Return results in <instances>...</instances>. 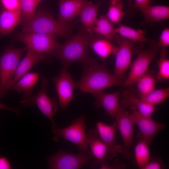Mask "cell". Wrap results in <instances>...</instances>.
Listing matches in <instances>:
<instances>
[{
	"mask_svg": "<svg viewBox=\"0 0 169 169\" xmlns=\"http://www.w3.org/2000/svg\"><path fill=\"white\" fill-rule=\"evenodd\" d=\"M148 49L139 51L137 56L131 65L127 78L123 85L124 87L136 83L147 70L152 60L161 48L158 42L150 41Z\"/></svg>",
	"mask_w": 169,
	"mask_h": 169,
	"instance_id": "obj_9",
	"label": "cell"
},
{
	"mask_svg": "<svg viewBox=\"0 0 169 169\" xmlns=\"http://www.w3.org/2000/svg\"><path fill=\"white\" fill-rule=\"evenodd\" d=\"M90 35L105 39L112 42H117L119 37L115 31L113 23L105 16L97 18L93 29Z\"/></svg>",
	"mask_w": 169,
	"mask_h": 169,
	"instance_id": "obj_20",
	"label": "cell"
},
{
	"mask_svg": "<svg viewBox=\"0 0 169 169\" xmlns=\"http://www.w3.org/2000/svg\"><path fill=\"white\" fill-rule=\"evenodd\" d=\"M84 115H83L74 121L69 126L63 129L58 128L56 125H52V131L54 134L53 140L57 141L60 136L65 140L75 144L79 152L89 150L85 130Z\"/></svg>",
	"mask_w": 169,
	"mask_h": 169,
	"instance_id": "obj_6",
	"label": "cell"
},
{
	"mask_svg": "<svg viewBox=\"0 0 169 169\" xmlns=\"http://www.w3.org/2000/svg\"><path fill=\"white\" fill-rule=\"evenodd\" d=\"M21 11H11L2 8L0 12V36H4L12 33L20 23Z\"/></svg>",
	"mask_w": 169,
	"mask_h": 169,
	"instance_id": "obj_22",
	"label": "cell"
},
{
	"mask_svg": "<svg viewBox=\"0 0 169 169\" xmlns=\"http://www.w3.org/2000/svg\"><path fill=\"white\" fill-rule=\"evenodd\" d=\"M121 91L107 93L102 91L93 94L95 99L94 105L97 108L102 107L112 118H115L120 105L119 100Z\"/></svg>",
	"mask_w": 169,
	"mask_h": 169,
	"instance_id": "obj_17",
	"label": "cell"
},
{
	"mask_svg": "<svg viewBox=\"0 0 169 169\" xmlns=\"http://www.w3.org/2000/svg\"><path fill=\"white\" fill-rule=\"evenodd\" d=\"M115 118L123 143L121 157L129 159L132 157L130 150L133 141L135 125L130 114L120 104Z\"/></svg>",
	"mask_w": 169,
	"mask_h": 169,
	"instance_id": "obj_10",
	"label": "cell"
},
{
	"mask_svg": "<svg viewBox=\"0 0 169 169\" xmlns=\"http://www.w3.org/2000/svg\"><path fill=\"white\" fill-rule=\"evenodd\" d=\"M2 8L11 11H21L19 0H0Z\"/></svg>",
	"mask_w": 169,
	"mask_h": 169,
	"instance_id": "obj_33",
	"label": "cell"
},
{
	"mask_svg": "<svg viewBox=\"0 0 169 169\" xmlns=\"http://www.w3.org/2000/svg\"><path fill=\"white\" fill-rule=\"evenodd\" d=\"M117 43L119 46L115 55L114 75L124 80L126 72L131 64L134 43L133 41L120 37Z\"/></svg>",
	"mask_w": 169,
	"mask_h": 169,
	"instance_id": "obj_12",
	"label": "cell"
},
{
	"mask_svg": "<svg viewBox=\"0 0 169 169\" xmlns=\"http://www.w3.org/2000/svg\"><path fill=\"white\" fill-rule=\"evenodd\" d=\"M115 31L120 37L134 42H150L145 36L143 31L140 29L136 30L128 26L120 24L117 28H115Z\"/></svg>",
	"mask_w": 169,
	"mask_h": 169,
	"instance_id": "obj_28",
	"label": "cell"
},
{
	"mask_svg": "<svg viewBox=\"0 0 169 169\" xmlns=\"http://www.w3.org/2000/svg\"><path fill=\"white\" fill-rule=\"evenodd\" d=\"M169 96V88L154 90L141 98L144 101L152 106L162 104Z\"/></svg>",
	"mask_w": 169,
	"mask_h": 169,
	"instance_id": "obj_30",
	"label": "cell"
},
{
	"mask_svg": "<svg viewBox=\"0 0 169 169\" xmlns=\"http://www.w3.org/2000/svg\"><path fill=\"white\" fill-rule=\"evenodd\" d=\"M46 58V54H45L27 49L26 55L17 66L13 76V85L23 76L28 73L37 63L44 61Z\"/></svg>",
	"mask_w": 169,
	"mask_h": 169,
	"instance_id": "obj_19",
	"label": "cell"
},
{
	"mask_svg": "<svg viewBox=\"0 0 169 169\" xmlns=\"http://www.w3.org/2000/svg\"><path fill=\"white\" fill-rule=\"evenodd\" d=\"M21 9L20 23L27 21L35 13L38 5L35 0H19Z\"/></svg>",
	"mask_w": 169,
	"mask_h": 169,
	"instance_id": "obj_32",
	"label": "cell"
},
{
	"mask_svg": "<svg viewBox=\"0 0 169 169\" xmlns=\"http://www.w3.org/2000/svg\"><path fill=\"white\" fill-rule=\"evenodd\" d=\"M144 18V23H151L163 21L169 18V7L148 5L138 8Z\"/></svg>",
	"mask_w": 169,
	"mask_h": 169,
	"instance_id": "obj_23",
	"label": "cell"
},
{
	"mask_svg": "<svg viewBox=\"0 0 169 169\" xmlns=\"http://www.w3.org/2000/svg\"><path fill=\"white\" fill-rule=\"evenodd\" d=\"M27 49L26 47L20 48L8 47L0 57V99L13 85L15 72L22 56Z\"/></svg>",
	"mask_w": 169,
	"mask_h": 169,
	"instance_id": "obj_4",
	"label": "cell"
},
{
	"mask_svg": "<svg viewBox=\"0 0 169 169\" xmlns=\"http://www.w3.org/2000/svg\"><path fill=\"white\" fill-rule=\"evenodd\" d=\"M87 0H59L58 20L66 24L72 23L87 2Z\"/></svg>",
	"mask_w": 169,
	"mask_h": 169,
	"instance_id": "obj_16",
	"label": "cell"
},
{
	"mask_svg": "<svg viewBox=\"0 0 169 169\" xmlns=\"http://www.w3.org/2000/svg\"><path fill=\"white\" fill-rule=\"evenodd\" d=\"M82 63L83 74L80 80L76 82V86L82 91L93 94L109 87L123 85L125 81L112 74L106 64H99L89 56Z\"/></svg>",
	"mask_w": 169,
	"mask_h": 169,
	"instance_id": "obj_1",
	"label": "cell"
},
{
	"mask_svg": "<svg viewBox=\"0 0 169 169\" xmlns=\"http://www.w3.org/2000/svg\"><path fill=\"white\" fill-rule=\"evenodd\" d=\"M13 167L10 162L5 157H0V169H11Z\"/></svg>",
	"mask_w": 169,
	"mask_h": 169,
	"instance_id": "obj_37",
	"label": "cell"
},
{
	"mask_svg": "<svg viewBox=\"0 0 169 169\" xmlns=\"http://www.w3.org/2000/svg\"><path fill=\"white\" fill-rule=\"evenodd\" d=\"M88 46L92 48L94 51L102 60L105 59L111 55H115L117 49V47L110 41L90 35Z\"/></svg>",
	"mask_w": 169,
	"mask_h": 169,
	"instance_id": "obj_24",
	"label": "cell"
},
{
	"mask_svg": "<svg viewBox=\"0 0 169 169\" xmlns=\"http://www.w3.org/2000/svg\"><path fill=\"white\" fill-rule=\"evenodd\" d=\"M120 104L125 108L136 110L145 116L151 117L156 109L155 106L147 103L140 98L136 97L129 90H126L122 93Z\"/></svg>",
	"mask_w": 169,
	"mask_h": 169,
	"instance_id": "obj_18",
	"label": "cell"
},
{
	"mask_svg": "<svg viewBox=\"0 0 169 169\" xmlns=\"http://www.w3.org/2000/svg\"><path fill=\"white\" fill-rule=\"evenodd\" d=\"M165 165L161 158L158 156L150 157L143 169H163Z\"/></svg>",
	"mask_w": 169,
	"mask_h": 169,
	"instance_id": "obj_34",
	"label": "cell"
},
{
	"mask_svg": "<svg viewBox=\"0 0 169 169\" xmlns=\"http://www.w3.org/2000/svg\"><path fill=\"white\" fill-rule=\"evenodd\" d=\"M128 5V10L129 12H131L134 9L133 0H127Z\"/></svg>",
	"mask_w": 169,
	"mask_h": 169,
	"instance_id": "obj_40",
	"label": "cell"
},
{
	"mask_svg": "<svg viewBox=\"0 0 169 169\" xmlns=\"http://www.w3.org/2000/svg\"><path fill=\"white\" fill-rule=\"evenodd\" d=\"M20 24L23 32L58 35L63 37L70 35L72 29V23L60 22L55 19L49 11L41 7H37L32 17Z\"/></svg>",
	"mask_w": 169,
	"mask_h": 169,
	"instance_id": "obj_2",
	"label": "cell"
},
{
	"mask_svg": "<svg viewBox=\"0 0 169 169\" xmlns=\"http://www.w3.org/2000/svg\"><path fill=\"white\" fill-rule=\"evenodd\" d=\"M137 136L138 140L135 147L133 163L140 169H143L150 158L149 145L142 138L139 133Z\"/></svg>",
	"mask_w": 169,
	"mask_h": 169,
	"instance_id": "obj_26",
	"label": "cell"
},
{
	"mask_svg": "<svg viewBox=\"0 0 169 169\" xmlns=\"http://www.w3.org/2000/svg\"><path fill=\"white\" fill-rule=\"evenodd\" d=\"M167 51L166 48H161L160 57L157 61L158 71L156 74V80L162 82L169 79V60L167 57Z\"/></svg>",
	"mask_w": 169,
	"mask_h": 169,
	"instance_id": "obj_31",
	"label": "cell"
},
{
	"mask_svg": "<svg viewBox=\"0 0 169 169\" xmlns=\"http://www.w3.org/2000/svg\"><path fill=\"white\" fill-rule=\"evenodd\" d=\"M39 78V74L38 73H28L15 83L11 89L19 93L23 94V95H30Z\"/></svg>",
	"mask_w": 169,
	"mask_h": 169,
	"instance_id": "obj_25",
	"label": "cell"
},
{
	"mask_svg": "<svg viewBox=\"0 0 169 169\" xmlns=\"http://www.w3.org/2000/svg\"><path fill=\"white\" fill-rule=\"evenodd\" d=\"M89 34L84 28L68 40L60 47L49 54L50 58H55L67 68L74 62L81 63L89 57L88 46Z\"/></svg>",
	"mask_w": 169,
	"mask_h": 169,
	"instance_id": "obj_3",
	"label": "cell"
},
{
	"mask_svg": "<svg viewBox=\"0 0 169 169\" xmlns=\"http://www.w3.org/2000/svg\"><path fill=\"white\" fill-rule=\"evenodd\" d=\"M38 4V5L43 0H35Z\"/></svg>",
	"mask_w": 169,
	"mask_h": 169,
	"instance_id": "obj_41",
	"label": "cell"
},
{
	"mask_svg": "<svg viewBox=\"0 0 169 169\" xmlns=\"http://www.w3.org/2000/svg\"><path fill=\"white\" fill-rule=\"evenodd\" d=\"M160 48H166L169 46V29L165 28L162 31L158 42Z\"/></svg>",
	"mask_w": 169,
	"mask_h": 169,
	"instance_id": "obj_35",
	"label": "cell"
},
{
	"mask_svg": "<svg viewBox=\"0 0 169 169\" xmlns=\"http://www.w3.org/2000/svg\"><path fill=\"white\" fill-rule=\"evenodd\" d=\"M131 111L130 115L134 125L138 127L141 137L150 145L156 135L165 127V125L158 123L151 117L143 115L136 110Z\"/></svg>",
	"mask_w": 169,
	"mask_h": 169,
	"instance_id": "obj_13",
	"label": "cell"
},
{
	"mask_svg": "<svg viewBox=\"0 0 169 169\" xmlns=\"http://www.w3.org/2000/svg\"><path fill=\"white\" fill-rule=\"evenodd\" d=\"M86 137L93 157V161L90 165L91 167L100 165L114 157L107 145L99 137L96 128L90 130Z\"/></svg>",
	"mask_w": 169,
	"mask_h": 169,
	"instance_id": "obj_14",
	"label": "cell"
},
{
	"mask_svg": "<svg viewBox=\"0 0 169 169\" xmlns=\"http://www.w3.org/2000/svg\"><path fill=\"white\" fill-rule=\"evenodd\" d=\"M93 161L90 150L77 154L60 151L48 159L49 168L52 169H80Z\"/></svg>",
	"mask_w": 169,
	"mask_h": 169,
	"instance_id": "obj_8",
	"label": "cell"
},
{
	"mask_svg": "<svg viewBox=\"0 0 169 169\" xmlns=\"http://www.w3.org/2000/svg\"><path fill=\"white\" fill-rule=\"evenodd\" d=\"M96 129L99 136L107 145L114 157L117 156L118 153L122 152L123 146L117 145L116 142L115 133L118 128L115 121L111 125L102 122H98L96 124Z\"/></svg>",
	"mask_w": 169,
	"mask_h": 169,
	"instance_id": "obj_15",
	"label": "cell"
},
{
	"mask_svg": "<svg viewBox=\"0 0 169 169\" xmlns=\"http://www.w3.org/2000/svg\"><path fill=\"white\" fill-rule=\"evenodd\" d=\"M100 169H124L126 166V165L120 162L118 159L115 160L113 165H110L107 161L100 165Z\"/></svg>",
	"mask_w": 169,
	"mask_h": 169,
	"instance_id": "obj_36",
	"label": "cell"
},
{
	"mask_svg": "<svg viewBox=\"0 0 169 169\" xmlns=\"http://www.w3.org/2000/svg\"><path fill=\"white\" fill-rule=\"evenodd\" d=\"M156 74L153 70H147L136 81L139 98L145 96L155 89L156 81Z\"/></svg>",
	"mask_w": 169,
	"mask_h": 169,
	"instance_id": "obj_27",
	"label": "cell"
},
{
	"mask_svg": "<svg viewBox=\"0 0 169 169\" xmlns=\"http://www.w3.org/2000/svg\"><path fill=\"white\" fill-rule=\"evenodd\" d=\"M41 81V88L39 91L33 96L23 95L19 103L23 108L36 105L42 113L51 121L52 125H56L53 117L57 113L58 101L56 99L49 98L48 95V79L42 75Z\"/></svg>",
	"mask_w": 169,
	"mask_h": 169,
	"instance_id": "obj_5",
	"label": "cell"
},
{
	"mask_svg": "<svg viewBox=\"0 0 169 169\" xmlns=\"http://www.w3.org/2000/svg\"><path fill=\"white\" fill-rule=\"evenodd\" d=\"M56 36L22 31L17 34L16 38L18 41L26 45L27 49L47 54L54 51L61 46L62 44L57 41Z\"/></svg>",
	"mask_w": 169,
	"mask_h": 169,
	"instance_id": "obj_7",
	"label": "cell"
},
{
	"mask_svg": "<svg viewBox=\"0 0 169 169\" xmlns=\"http://www.w3.org/2000/svg\"><path fill=\"white\" fill-rule=\"evenodd\" d=\"M152 0H135L133 8L137 9L148 5Z\"/></svg>",
	"mask_w": 169,
	"mask_h": 169,
	"instance_id": "obj_38",
	"label": "cell"
},
{
	"mask_svg": "<svg viewBox=\"0 0 169 169\" xmlns=\"http://www.w3.org/2000/svg\"><path fill=\"white\" fill-rule=\"evenodd\" d=\"M102 2V1H99L93 3L91 1H88L79 15L84 28L89 34L91 33L94 27L97 19L98 10Z\"/></svg>",
	"mask_w": 169,
	"mask_h": 169,
	"instance_id": "obj_21",
	"label": "cell"
},
{
	"mask_svg": "<svg viewBox=\"0 0 169 169\" xmlns=\"http://www.w3.org/2000/svg\"><path fill=\"white\" fill-rule=\"evenodd\" d=\"M123 0H110L106 17L112 23L121 21L125 14Z\"/></svg>",
	"mask_w": 169,
	"mask_h": 169,
	"instance_id": "obj_29",
	"label": "cell"
},
{
	"mask_svg": "<svg viewBox=\"0 0 169 169\" xmlns=\"http://www.w3.org/2000/svg\"><path fill=\"white\" fill-rule=\"evenodd\" d=\"M0 109H3L9 111L13 112L17 115H19L21 113V109L18 107H10L3 104L0 102Z\"/></svg>",
	"mask_w": 169,
	"mask_h": 169,
	"instance_id": "obj_39",
	"label": "cell"
},
{
	"mask_svg": "<svg viewBox=\"0 0 169 169\" xmlns=\"http://www.w3.org/2000/svg\"><path fill=\"white\" fill-rule=\"evenodd\" d=\"M67 69L63 67L59 75L54 77V84L58 96L59 105L62 110H65L73 98V90L76 82L72 79Z\"/></svg>",
	"mask_w": 169,
	"mask_h": 169,
	"instance_id": "obj_11",
	"label": "cell"
}]
</instances>
